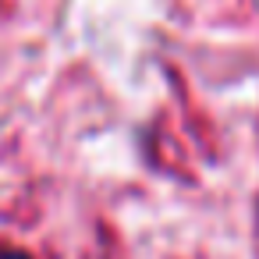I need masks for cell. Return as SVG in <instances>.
I'll return each instance as SVG.
<instances>
[{"mask_svg":"<svg viewBox=\"0 0 259 259\" xmlns=\"http://www.w3.org/2000/svg\"><path fill=\"white\" fill-rule=\"evenodd\" d=\"M0 259H29L25 252H0Z\"/></svg>","mask_w":259,"mask_h":259,"instance_id":"obj_1","label":"cell"}]
</instances>
